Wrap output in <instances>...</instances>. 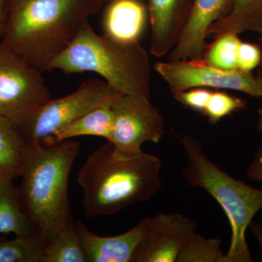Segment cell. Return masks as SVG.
Masks as SVG:
<instances>
[{"mask_svg":"<svg viewBox=\"0 0 262 262\" xmlns=\"http://www.w3.org/2000/svg\"><path fill=\"white\" fill-rule=\"evenodd\" d=\"M187 158L183 177L189 185L205 189L220 205L230 224V246L225 262H251L246 231L262 209V189L233 178L207 157L200 141L189 135L179 138Z\"/></svg>","mask_w":262,"mask_h":262,"instance_id":"5","label":"cell"},{"mask_svg":"<svg viewBox=\"0 0 262 262\" xmlns=\"http://www.w3.org/2000/svg\"><path fill=\"white\" fill-rule=\"evenodd\" d=\"M219 237L206 239L196 233L179 254L177 262H225Z\"/></svg>","mask_w":262,"mask_h":262,"instance_id":"22","label":"cell"},{"mask_svg":"<svg viewBox=\"0 0 262 262\" xmlns=\"http://www.w3.org/2000/svg\"><path fill=\"white\" fill-rule=\"evenodd\" d=\"M155 70L175 95L195 88L241 91L258 98L257 82L251 72L239 70H224L203 59L160 61Z\"/></svg>","mask_w":262,"mask_h":262,"instance_id":"9","label":"cell"},{"mask_svg":"<svg viewBox=\"0 0 262 262\" xmlns=\"http://www.w3.org/2000/svg\"><path fill=\"white\" fill-rule=\"evenodd\" d=\"M103 17V34L117 40L139 42L149 18L141 0H111Z\"/></svg>","mask_w":262,"mask_h":262,"instance_id":"14","label":"cell"},{"mask_svg":"<svg viewBox=\"0 0 262 262\" xmlns=\"http://www.w3.org/2000/svg\"><path fill=\"white\" fill-rule=\"evenodd\" d=\"M113 103L94 108L72 122L55 136V141H62L79 136H91L102 137L110 141L114 128Z\"/></svg>","mask_w":262,"mask_h":262,"instance_id":"18","label":"cell"},{"mask_svg":"<svg viewBox=\"0 0 262 262\" xmlns=\"http://www.w3.org/2000/svg\"><path fill=\"white\" fill-rule=\"evenodd\" d=\"M27 147L16 125L0 117V179L14 180L20 177Z\"/></svg>","mask_w":262,"mask_h":262,"instance_id":"17","label":"cell"},{"mask_svg":"<svg viewBox=\"0 0 262 262\" xmlns=\"http://www.w3.org/2000/svg\"><path fill=\"white\" fill-rule=\"evenodd\" d=\"M114 128L110 142L113 156L130 160L144 152L146 142L159 144L165 134V122L160 110L149 99L121 94L112 105Z\"/></svg>","mask_w":262,"mask_h":262,"instance_id":"8","label":"cell"},{"mask_svg":"<svg viewBox=\"0 0 262 262\" xmlns=\"http://www.w3.org/2000/svg\"><path fill=\"white\" fill-rule=\"evenodd\" d=\"M256 82H257L258 98H262V69H258L257 75L256 77Z\"/></svg>","mask_w":262,"mask_h":262,"instance_id":"29","label":"cell"},{"mask_svg":"<svg viewBox=\"0 0 262 262\" xmlns=\"http://www.w3.org/2000/svg\"><path fill=\"white\" fill-rule=\"evenodd\" d=\"M110 141L91 153L79 170L77 183L84 192L89 218L113 215L136 203L151 199L162 187V163L143 153L130 160L113 156Z\"/></svg>","mask_w":262,"mask_h":262,"instance_id":"2","label":"cell"},{"mask_svg":"<svg viewBox=\"0 0 262 262\" xmlns=\"http://www.w3.org/2000/svg\"><path fill=\"white\" fill-rule=\"evenodd\" d=\"M56 70L67 75L94 72L120 94L150 100L151 67L147 52L139 42H123L96 34L89 20L52 62L48 72Z\"/></svg>","mask_w":262,"mask_h":262,"instance_id":"4","label":"cell"},{"mask_svg":"<svg viewBox=\"0 0 262 262\" xmlns=\"http://www.w3.org/2000/svg\"><path fill=\"white\" fill-rule=\"evenodd\" d=\"M46 243L37 232L0 241V262H41Z\"/></svg>","mask_w":262,"mask_h":262,"instance_id":"20","label":"cell"},{"mask_svg":"<svg viewBox=\"0 0 262 262\" xmlns=\"http://www.w3.org/2000/svg\"><path fill=\"white\" fill-rule=\"evenodd\" d=\"M206 88H195L173 95L174 98L186 107L204 114L211 91Z\"/></svg>","mask_w":262,"mask_h":262,"instance_id":"24","label":"cell"},{"mask_svg":"<svg viewBox=\"0 0 262 262\" xmlns=\"http://www.w3.org/2000/svg\"><path fill=\"white\" fill-rule=\"evenodd\" d=\"M257 113L258 119L257 124H256V127H257L258 132L261 133L262 134V106L261 108H258ZM255 158H256V159H261V158H262V146L259 148V149L258 150L257 152L256 153Z\"/></svg>","mask_w":262,"mask_h":262,"instance_id":"28","label":"cell"},{"mask_svg":"<svg viewBox=\"0 0 262 262\" xmlns=\"http://www.w3.org/2000/svg\"><path fill=\"white\" fill-rule=\"evenodd\" d=\"M247 106V101L232 96L224 91H212L203 115L212 124L217 123L224 117L235 112L242 111Z\"/></svg>","mask_w":262,"mask_h":262,"instance_id":"23","label":"cell"},{"mask_svg":"<svg viewBox=\"0 0 262 262\" xmlns=\"http://www.w3.org/2000/svg\"><path fill=\"white\" fill-rule=\"evenodd\" d=\"M262 53L259 45L241 41L237 53V68L251 72L261 65Z\"/></svg>","mask_w":262,"mask_h":262,"instance_id":"25","label":"cell"},{"mask_svg":"<svg viewBox=\"0 0 262 262\" xmlns=\"http://www.w3.org/2000/svg\"><path fill=\"white\" fill-rule=\"evenodd\" d=\"M121 94L106 81L90 79L72 94L51 98L35 115L17 127L28 145L54 142L55 136L62 129L91 110L113 103Z\"/></svg>","mask_w":262,"mask_h":262,"instance_id":"6","label":"cell"},{"mask_svg":"<svg viewBox=\"0 0 262 262\" xmlns=\"http://www.w3.org/2000/svg\"><path fill=\"white\" fill-rule=\"evenodd\" d=\"M147 217L133 228L115 236H100L91 232L81 221L76 229L86 262H132L133 256L145 229Z\"/></svg>","mask_w":262,"mask_h":262,"instance_id":"13","label":"cell"},{"mask_svg":"<svg viewBox=\"0 0 262 262\" xmlns=\"http://www.w3.org/2000/svg\"><path fill=\"white\" fill-rule=\"evenodd\" d=\"M41 262H86L73 219L48 241Z\"/></svg>","mask_w":262,"mask_h":262,"instance_id":"19","label":"cell"},{"mask_svg":"<svg viewBox=\"0 0 262 262\" xmlns=\"http://www.w3.org/2000/svg\"><path fill=\"white\" fill-rule=\"evenodd\" d=\"M246 32H262V0H234L230 13L212 24L207 37Z\"/></svg>","mask_w":262,"mask_h":262,"instance_id":"15","label":"cell"},{"mask_svg":"<svg viewBox=\"0 0 262 262\" xmlns=\"http://www.w3.org/2000/svg\"><path fill=\"white\" fill-rule=\"evenodd\" d=\"M196 229L198 224L182 213H160L147 217L132 262H177Z\"/></svg>","mask_w":262,"mask_h":262,"instance_id":"10","label":"cell"},{"mask_svg":"<svg viewBox=\"0 0 262 262\" xmlns=\"http://www.w3.org/2000/svg\"><path fill=\"white\" fill-rule=\"evenodd\" d=\"M195 0H147L153 56L168 54L187 25Z\"/></svg>","mask_w":262,"mask_h":262,"instance_id":"12","label":"cell"},{"mask_svg":"<svg viewBox=\"0 0 262 262\" xmlns=\"http://www.w3.org/2000/svg\"><path fill=\"white\" fill-rule=\"evenodd\" d=\"M80 149V143L68 139L29 144L26 151L18 188L20 202L46 242L72 218L69 179Z\"/></svg>","mask_w":262,"mask_h":262,"instance_id":"3","label":"cell"},{"mask_svg":"<svg viewBox=\"0 0 262 262\" xmlns=\"http://www.w3.org/2000/svg\"><path fill=\"white\" fill-rule=\"evenodd\" d=\"M101 5L105 4V3H107L108 2L111 1V0H98Z\"/></svg>","mask_w":262,"mask_h":262,"instance_id":"31","label":"cell"},{"mask_svg":"<svg viewBox=\"0 0 262 262\" xmlns=\"http://www.w3.org/2000/svg\"><path fill=\"white\" fill-rule=\"evenodd\" d=\"M241 42L238 35L234 34L215 38L213 42L207 46L203 59L221 70H237V53Z\"/></svg>","mask_w":262,"mask_h":262,"instance_id":"21","label":"cell"},{"mask_svg":"<svg viewBox=\"0 0 262 262\" xmlns=\"http://www.w3.org/2000/svg\"><path fill=\"white\" fill-rule=\"evenodd\" d=\"M102 5L98 0H9L1 44L42 73L48 72Z\"/></svg>","mask_w":262,"mask_h":262,"instance_id":"1","label":"cell"},{"mask_svg":"<svg viewBox=\"0 0 262 262\" xmlns=\"http://www.w3.org/2000/svg\"><path fill=\"white\" fill-rule=\"evenodd\" d=\"M247 176L251 180L262 182V158H255L254 161L248 167Z\"/></svg>","mask_w":262,"mask_h":262,"instance_id":"26","label":"cell"},{"mask_svg":"<svg viewBox=\"0 0 262 262\" xmlns=\"http://www.w3.org/2000/svg\"><path fill=\"white\" fill-rule=\"evenodd\" d=\"M234 0H195L192 13L168 61L203 59L208 46L207 32L212 24L230 13Z\"/></svg>","mask_w":262,"mask_h":262,"instance_id":"11","label":"cell"},{"mask_svg":"<svg viewBox=\"0 0 262 262\" xmlns=\"http://www.w3.org/2000/svg\"><path fill=\"white\" fill-rule=\"evenodd\" d=\"M36 232L22 208L19 190L13 180L0 179V234L20 236Z\"/></svg>","mask_w":262,"mask_h":262,"instance_id":"16","label":"cell"},{"mask_svg":"<svg viewBox=\"0 0 262 262\" xmlns=\"http://www.w3.org/2000/svg\"><path fill=\"white\" fill-rule=\"evenodd\" d=\"M9 13V0H0V37H3Z\"/></svg>","mask_w":262,"mask_h":262,"instance_id":"27","label":"cell"},{"mask_svg":"<svg viewBox=\"0 0 262 262\" xmlns=\"http://www.w3.org/2000/svg\"><path fill=\"white\" fill-rule=\"evenodd\" d=\"M258 35H259V37H258V45H259L260 48H261V53H262V32L261 33V34H258ZM259 68L262 69V58H261V65H260Z\"/></svg>","mask_w":262,"mask_h":262,"instance_id":"30","label":"cell"},{"mask_svg":"<svg viewBox=\"0 0 262 262\" xmlns=\"http://www.w3.org/2000/svg\"><path fill=\"white\" fill-rule=\"evenodd\" d=\"M50 99L42 72L0 44V117L19 126Z\"/></svg>","mask_w":262,"mask_h":262,"instance_id":"7","label":"cell"}]
</instances>
